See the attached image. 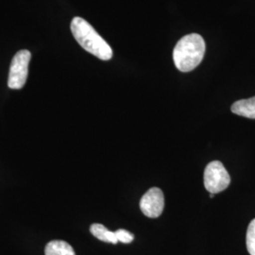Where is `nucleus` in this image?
Masks as SVG:
<instances>
[{
	"instance_id": "1",
	"label": "nucleus",
	"mask_w": 255,
	"mask_h": 255,
	"mask_svg": "<svg viewBox=\"0 0 255 255\" xmlns=\"http://www.w3.org/2000/svg\"><path fill=\"white\" fill-rule=\"evenodd\" d=\"M70 27L76 41L87 52L102 61H109L112 59L113 50L111 46L86 20L82 17H75Z\"/></svg>"
},
{
	"instance_id": "2",
	"label": "nucleus",
	"mask_w": 255,
	"mask_h": 255,
	"mask_svg": "<svg viewBox=\"0 0 255 255\" xmlns=\"http://www.w3.org/2000/svg\"><path fill=\"white\" fill-rule=\"evenodd\" d=\"M205 49V42L200 34L182 37L174 48V64L180 71L190 72L201 64Z\"/></svg>"
},
{
	"instance_id": "3",
	"label": "nucleus",
	"mask_w": 255,
	"mask_h": 255,
	"mask_svg": "<svg viewBox=\"0 0 255 255\" xmlns=\"http://www.w3.org/2000/svg\"><path fill=\"white\" fill-rule=\"evenodd\" d=\"M231 177L223 164L219 161H213L204 170V186L210 194H218L228 188Z\"/></svg>"
},
{
	"instance_id": "4",
	"label": "nucleus",
	"mask_w": 255,
	"mask_h": 255,
	"mask_svg": "<svg viewBox=\"0 0 255 255\" xmlns=\"http://www.w3.org/2000/svg\"><path fill=\"white\" fill-rule=\"evenodd\" d=\"M31 54L28 50H20L14 55L9 67L8 85L10 89L18 90L27 82L28 64Z\"/></svg>"
},
{
	"instance_id": "5",
	"label": "nucleus",
	"mask_w": 255,
	"mask_h": 255,
	"mask_svg": "<svg viewBox=\"0 0 255 255\" xmlns=\"http://www.w3.org/2000/svg\"><path fill=\"white\" fill-rule=\"evenodd\" d=\"M139 205L146 217L156 219L160 217L164 211V193L158 187H152L141 198Z\"/></svg>"
},
{
	"instance_id": "6",
	"label": "nucleus",
	"mask_w": 255,
	"mask_h": 255,
	"mask_svg": "<svg viewBox=\"0 0 255 255\" xmlns=\"http://www.w3.org/2000/svg\"><path fill=\"white\" fill-rule=\"evenodd\" d=\"M231 111L237 116L244 117L247 119H255V97L248 100H240L236 101Z\"/></svg>"
},
{
	"instance_id": "7",
	"label": "nucleus",
	"mask_w": 255,
	"mask_h": 255,
	"mask_svg": "<svg viewBox=\"0 0 255 255\" xmlns=\"http://www.w3.org/2000/svg\"><path fill=\"white\" fill-rule=\"evenodd\" d=\"M45 254L46 255H76L73 248L62 240H54L47 243Z\"/></svg>"
},
{
	"instance_id": "8",
	"label": "nucleus",
	"mask_w": 255,
	"mask_h": 255,
	"mask_svg": "<svg viewBox=\"0 0 255 255\" xmlns=\"http://www.w3.org/2000/svg\"><path fill=\"white\" fill-rule=\"evenodd\" d=\"M90 232H91V234L94 237L100 239L101 241H103V242L112 243V244H118L119 243V240L117 238L116 233L111 232L102 224H99V223L93 224L90 227Z\"/></svg>"
},
{
	"instance_id": "9",
	"label": "nucleus",
	"mask_w": 255,
	"mask_h": 255,
	"mask_svg": "<svg viewBox=\"0 0 255 255\" xmlns=\"http://www.w3.org/2000/svg\"><path fill=\"white\" fill-rule=\"evenodd\" d=\"M246 244L249 254L251 255H255V219L251 221L248 227Z\"/></svg>"
},
{
	"instance_id": "10",
	"label": "nucleus",
	"mask_w": 255,
	"mask_h": 255,
	"mask_svg": "<svg viewBox=\"0 0 255 255\" xmlns=\"http://www.w3.org/2000/svg\"><path fill=\"white\" fill-rule=\"evenodd\" d=\"M115 233H116V236H117L119 242L124 243V244H129L134 239V236L131 233L128 232L127 230H124V229H119L118 231H116Z\"/></svg>"
},
{
	"instance_id": "11",
	"label": "nucleus",
	"mask_w": 255,
	"mask_h": 255,
	"mask_svg": "<svg viewBox=\"0 0 255 255\" xmlns=\"http://www.w3.org/2000/svg\"><path fill=\"white\" fill-rule=\"evenodd\" d=\"M214 196H215V194H210V198H214Z\"/></svg>"
}]
</instances>
